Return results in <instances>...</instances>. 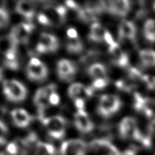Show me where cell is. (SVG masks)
<instances>
[{
  "label": "cell",
  "mask_w": 155,
  "mask_h": 155,
  "mask_svg": "<svg viewBox=\"0 0 155 155\" xmlns=\"http://www.w3.org/2000/svg\"><path fill=\"white\" fill-rule=\"evenodd\" d=\"M56 89L57 88L54 84H48V86L38 89L35 94L33 101L39 110V117L41 120L45 118L43 115L44 110L51 106L49 103V97L53 92H56Z\"/></svg>",
  "instance_id": "cell-5"
},
{
  "label": "cell",
  "mask_w": 155,
  "mask_h": 155,
  "mask_svg": "<svg viewBox=\"0 0 155 155\" xmlns=\"http://www.w3.org/2000/svg\"><path fill=\"white\" fill-rule=\"evenodd\" d=\"M9 15L5 8H0V29L5 28L9 23Z\"/></svg>",
  "instance_id": "cell-29"
},
{
  "label": "cell",
  "mask_w": 155,
  "mask_h": 155,
  "mask_svg": "<svg viewBox=\"0 0 155 155\" xmlns=\"http://www.w3.org/2000/svg\"><path fill=\"white\" fill-rule=\"evenodd\" d=\"M149 124V131L150 133H154L155 134V114L151 118H150Z\"/></svg>",
  "instance_id": "cell-36"
},
{
  "label": "cell",
  "mask_w": 155,
  "mask_h": 155,
  "mask_svg": "<svg viewBox=\"0 0 155 155\" xmlns=\"http://www.w3.org/2000/svg\"><path fill=\"white\" fill-rule=\"evenodd\" d=\"M49 103L50 105L52 106L58 105L59 103H60V96H59V95L56 92H53V93L50 95Z\"/></svg>",
  "instance_id": "cell-33"
},
{
  "label": "cell",
  "mask_w": 155,
  "mask_h": 155,
  "mask_svg": "<svg viewBox=\"0 0 155 155\" xmlns=\"http://www.w3.org/2000/svg\"><path fill=\"white\" fill-rule=\"evenodd\" d=\"M27 76L32 81L42 82L46 80L48 76V68L39 59L33 58L27 64Z\"/></svg>",
  "instance_id": "cell-6"
},
{
  "label": "cell",
  "mask_w": 155,
  "mask_h": 155,
  "mask_svg": "<svg viewBox=\"0 0 155 155\" xmlns=\"http://www.w3.org/2000/svg\"><path fill=\"white\" fill-rule=\"evenodd\" d=\"M109 55L112 63L119 68H127L129 66V56L127 53L120 48L117 42H114L108 45Z\"/></svg>",
  "instance_id": "cell-11"
},
{
  "label": "cell",
  "mask_w": 155,
  "mask_h": 155,
  "mask_svg": "<svg viewBox=\"0 0 155 155\" xmlns=\"http://www.w3.org/2000/svg\"><path fill=\"white\" fill-rule=\"evenodd\" d=\"M144 36L148 42L151 43L155 42V21L148 19L144 25Z\"/></svg>",
  "instance_id": "cell-25"
},
{
  "label": "cell",
  "mask_w": 155,
  "mask_h": 155,
  "mask_svg": "<svg viewBox=\"0 0 155 155\" xmlns=\"http://www.w3.org/2000/svg\"><path fill=\"white\" fill-rule=\"evenodd\" d=\"M66 48L70 53L73 54H78L83 50V42L79 37L76 29L70 28L67 31Z\"/></svg>",
  "instance_id": "cell-14"
},
{
  "label": "cell",
  "mask_w": 155,
  "mask_h": 155,
  "mask_svg": "<svg viewBox=\"0 0 155 155\" xmlns=\"http://www.w3.org/2000/svg\"><path fill=\"white\" fill-rule=\"evenodd\" d=\"M119 155H136V152L133 150H127L123 153H120Z\"/></svg>",
  "instance_id": "cell-37"
},
{
  "label": "cell",
  "mask_w": 155,
  "mask_h": 155,
  "mask_svg": "<svg viewBox=\"0 0 155 155\" xmlns=\"http://www.w3.org/2000/svg\"><path fill=\"white\" fill-rule=\"evenodd\" d=\"M38 21H39L41 24H42V25H45V26L51 25V23H50L48 18H47L46 15H45L44 13H42V12H41V13L38 15Z\"/></svg>",
  "instance_id": "cell-34"
},
{
  "label": "cell",
  "mask_w": 155,
  "mask_h": 155,
  "mask_svg": "<svg viewBox=\"0 0 155 155\" xmlns=\"http://www.w3.org/2000/svg\"><path fill=\"white\" fill-rule=\"evenodd\" d=\"M36 8V4L31 1H19L15 7L16 12L29 21L33 19L34 17Z\"/></svg>",
  "instance_id": "cell-20"
},
{
  "label": "cell",
  "mask_w": 155,
  "mask_h": 155,
  "mask_svg": "<svg viewBox=\"0 0 155 155\" xmlns=\"http://www.w3.org/2000/svg\"><path fill=\"white\" fill-rule=\"evenodd\" d=\"M109 83L108 79H102V80H95L92 83L91 88L93 89V91L95 90H101L104 89L107 86Z\"/></svg>",
  "instance_id": "cell-28"
},
{
  "label": "cell",
  "mask_w": 155,
  "mask_h": 155,
  "mask_svg": "<svg viewBox=\"0 0 155 155\" xmlns=\"http://www.w3.org/2000/svg\"><path fill=\"white\" fill-rule=\"evenodd\" d=\"M137 30L133 22L123 21L119 26V36L120 39H127L134 42L136 39Z\"/></svg>",
  "instance_id": "cell-19"
},
{
  "label": "cell",
  "mask_w": 155,
  "mask_h": 155,
  "mask_svg": "<svg viewBox=\"0 0 155 155\" xmlns=\"http://www.w3.org/2000/svg\"><path fill=\"white\" fill-rule=\"evenodd\" d=\"M140 133L135 118L127 117L120 121L119 125V134L121 139L134 140Z\"/></svg>",
  "instance_id": "cell-8"
},
{
  "label": "cell",
  "mask_w": 155,
  "mask_h": 155,
  "mask_svg": "<svg viewBox=\"0 0 155 155\" xmlns=\"http://www.w3.org/2000/svg\"><path fill=\"white\" fill-rule=\"evenodd\" d=\"M56 151L52 145L42 142H38L36 144L35 155H55Z\"/></svg>",
  "instance_id": "cell-26"
},
{
  "label": "cell",
  "mask_w": 155,
  "mask_h": 155,
  "mask_svg": "<svg viewBox=\"0 0 155 155\" xmlns=\"http://www.w3.org/2000/svg\"><path fill=\"white\" fill-rule=\"evenodd\" d=\"M93 89L91 88V86H85L84 84L80 83H73L69 88H68V95L73 100L78 99V98H89L93 95Z\"/></svg>",
  "instance_id": "cell-16"
},
{
  "label": "cell",
  "mask_w": 155,
  "mask_h": 155,
  "mask_svg": "<svg viewBox=\"0 0 155 155\" xmlns=\"http://www.w3.org/2000/svg\"><path fill=\"white\" fill-rule=\"evenodd\" d=\"M3 92L9 101L19 103L27 98V89L22 83L16 80H5L2 85Z\"/></svg>",
  "instance_id": "cell-2"
},
{
  "label": "cell",
  "mask_w": 155,
  "mask_h": 155,
  "mask_svg": "<svg viewBox=\"0 0 155 155\" xmlns=\"http://www.w3.org/2000/svg\"><path fill=\"white\" fill-rule=\"evenodd\" d=\"M88 74L95 80L107 79V69L104 64L101 63H95L90 65L88 68Z\"/></svg>",
  "instance_id": "cell-23"
},
{
  "label": "cell",
  "mask_w": 155,
  "mask_h": 155,
  "mask_svg": "<svg viewBox=\"0 0 155 155\" xmlns=\"http://www.w3.org/2000/svg\"><path fill=\"white\" fill-rule=\"evenodd\" d=\"M42 13L46 15L51 25L57 26L64 23L66 18L67 10L63 5L47 6Z\"/></svg>",
  "instance_id": "cell-13"
},
{
  "label": "cell",
  "mask_w": 155,
  "mask_h": 155,
  "mask_svg": "<svg viewBox=\"0 0 155 155\" xmlns=\"http://www.w3.org/2000/svg\"><path fill=\"white\" fill-rule=\"evenodd\" d=\"M74 104H75L76 107L78 110H84L85 108V101L84 99L82 98H78V99L74 100Z\"/></svg>",
  "instance_id": "cell-35"
},
{
  "label": "cell",
  "mask_w": 155,
  "mask_h": 155,
  "mask_svg": "<svg viewBox=\"0 0 155 155\" xmlns=\"http://www.w3.org/2000/svg\"><path fill=\"white\" fill-rule=\"evenodd\" d=\"M107 30L98 23H93L89 30V38L90 40L95 42H105V36Z\"/></svg>",
  "instance_id": "cell-22"
},
{
  "label": "cell",
  "mask_w": 155,
  "mask_h": 155,
  "mask_svg": "<svg viewBox=\"0 0 155 155\" xmlns=\"http://www.w3.org/2000/svg\"><path fill=\"white\" fill-rule=\"evenodd\" d=\"M4 64L6 68L17 71L19 68V61H18L17 47L11 45L10 48L5 53Z\"/></svg>",
  "instance_id": "cell-21"
},
{
  "label": "cell",
  "mask_w": 155,
  "mask_h": 155,
  "mask_svg": "<svg viewBox=\"0 0 155 155\" xmlns=\"http://www.w3.org/2000/svg\"><path fill=\"white\" fill-rule=\"evenodd\" d=\"M6 151L9 155H17L20 151L19 145L17 142H11L6 147Z\"/></svg>",
  "instance_id": "cell-32"
},
{
  "label": "cell",
  "mask_w": 155,
  "mask_h": 155,
  "mask_svg": "<svg viewBox=\"0 0 155 155\" xmlns=\"http://www.w3.org/2000/svg\"><path fill=\"white\" fill-rule=\"evenodd\" d=\"M59 41L54 35L48 33H42L36 45V50L39 54L53 53L59 48Z\"/></svg>",
  "instance_id": "cell-7"
},
{
  "label": "cell",
  "mask_w": 155,
  "mask_h": 155,
  "mask_svg": "<svg viewBox=\"0 0 155 155\" xmlns=\"http://www.w3.org/2000/svg\"><path fill=\"white\" fill-rule=\"evenodd\" d=\"M42 122L50 137L57 140H60L64 137L67 129V120L63 117L56 115L45 117L42 120Z\"/></svg>",
  "instance_id": "cell-3"
},
{
  "label": "cell",
  "mask_w": 155,
  "mask_h": 155,
  "mask_svg": "<svg viewBox=\"0 0 155 155\" xmlns=\"http://www.w3.org/2000/svg\"><path fill=\"white\" fill-rule=\"evenodd\" d=\"M91 149L104 155H119L120 151L111 142L106 139H95L89 145Z\"/></svg>",
  "instance_id": "cell-15"
},
{
  "label": "cell",
  "mask_w": 155,
  "mask_h": 155,
  "mask_svg": "<svg viewBox=\"0 0 155 155\" xmlns=\"http://www.w3.org/2000/svg\"><path fill=\"white\" fill-rule=\"evenodd\" d=\"M58 77L61 80L71 82L77 74V67L68 59H61L57 64Z\"/></svg>",
  "instance_id": "cell-10"
},
{
  "label": "cell",
  "mask_w": 155,
  "mask_h": 155,
  "mask_svg": "<svg viewBox=\"0 0 155 155\" xmlns=\"http://www.w3.org/2000/svg\"><path fill=\"white\" fill-rule=\"evenodd\" d=\"M2 79H3V71H2V69L0 68V82L2 81Z\"/></svg>",
  "instance_id": "cell-38"
},
{
  "label": "cell",
  "mask_w": 155,
  "mask_h": 155,
  "mask_svg": "<svg viewBox=\"0 0 155 155\" xmlns=\"http://www.w3.org/2000/svg\"><path fill=\"white\" fill-rule=\"evenodd\" d=\"M8 133V130L7 126L3 122L0 121V145L5 144Z\"/></svg>",
  "instance_id": "cell-30"
},
{
  "label": "cell",
  "mask_w": 155,
  "mask_h": 155,
  "mask_svg": "<svg viewBox=\"0 0 155 155\" xmlns=\"http://www.w3.org/2000/svg\"><path fill=\"white\" fill-rule=\"evenodd\" d=\"M136 85L137 83L129 77L126 80H120L116 83L117 87L124 92H130L136 87Z\"/></svg>",
  "instance_id": "cell-27"
},
{
  "label": "cell",
  "mask_w": 155,
  "mask_h": 155,
  "mask_svg": "<svg viewBox=\"0 0 155 155\" xmlns=\"http://www.w3.org/2000/svg\"><path fill=\"white\" fill-rule=\"evenodd\" d=\"M0 155H4V154H0Z\"/></svg>",
  "instance_id": "cell-39"
},
{
  "label": "cell",
  "mask_w": 155,
  "mask_h": 155,
  "mask_svg": "<svg viewBox=\"0 0 155 155\" xmlns=\"http://www.w3.org/2000/svg\"><path fill=\"white\" fill-rule=\"evenodd\" d=\"M87 145L81 139L65 141L61 146V155H86Z\"/></svg>",
  "instance_id": "cell-9"
},
{
  "label": "cell",
  "mask_w": 155,
  "mask_h": 155,
  "mask_svg": "<svg viewBox=\"0 0 155 155\" xmlns=\"http://www.w3.org/2000/svg\"><path fill=\"white\" fill-rule=\"evenodd\" d=\"M33 30L34 26L30 23H20L14 26L8 35L11 45L17 47L20 44L26 43Z\"/></svg>",
  "instance_id": "cell-4"
},
{
  "label": "cell",
  "mask_w": 155,
  "mask_h": 155,
  "mask_svg": "<svg viewBox=\"0 0 155 155\" xmlns=\"http://www.w3.org/2000/svg\"><path fill=\"white\" fill-rule=\"evenodd\" d=\"M142 82L146 85L147 88L150 90H154L155 89V77L144 74Z\"/></svg>",
  "instance_id": "cell-31"
},
{
  "label": "cell",
  "mask_w": 155,
  "mask_h": 155,
  "mask_svg": "<svg viewBox=\"0 0 155 155\" xmlns=\"http://www.w3.org/2000/svg\"><path fill=\"white\" fill-rule=\"evenodd\" d=\"M130 2L127 0L111 1L107 3L106 9L109 13L117 17H125L130 10Z\"/></svg>",
  "instance_id": "cell-18"
},
{
  "label": "cell",
  "mask_w": 155,
  "mask_h": 155,
  "mask_svg": "<svg viewBox=\"0 0 155 155\" xmlns=\"http://www.w3.org/2000/svg\"><path fill=\"white\" fill-rule=\"evenodd\" d=\"M121 107L122 101L117 95L106 94L101 95L100 98L97 111L102 117L108 118L117 113Z\"/></svg>",
  "instance_id": "cell-1"
},
{
  "label": "cell",
  "mask_w": 155,
  "mask_h": 155,
  "mask_svg": "<svg viewBox=\"0 0 155 155\" xmlns=\"http://www.w3.org/2000/svg\"><path fill=\"white\" fill-rule=\"evenodd\" d=\"M12 121L18 128H25L33 121V117L28 111L23 108L14 109L11 112Z\"/></svg>",
  "instance_id": "cell-17"
},
{
  "label": "cell",
  "mask_w": 155,
  "mask_h": 155,
  "mask_svg": "<svg viewBox=\"0 0 155 155\" xmlns=\"http://www.w3.org/2000/svg\"><path fill=\"white\" fill-rule=\"evenodd\" d=\"M139 56L142 66L145 68H155V51L154 50H141Z\"/></svg>",
  "instance_id": "cell-24"
},
{
  "label": "cell",
  "mask_w": 155,
  "mask_h": 155,
  "mask_svg": "<svg viewBox=\"0 0 155 155\" xmlns=\"http://www.w3.org/2000/svg\"><path fill=\"white\" fill-rule=\"evenodd\" d=\"M74 124L80 133H89L94 130V124L85 110H78L74 115Z\"/></svg>",
  "instance_id": "cell-12"
}]
</instances>
